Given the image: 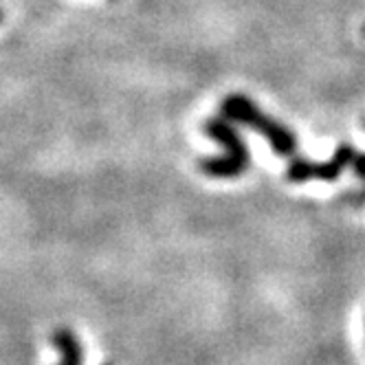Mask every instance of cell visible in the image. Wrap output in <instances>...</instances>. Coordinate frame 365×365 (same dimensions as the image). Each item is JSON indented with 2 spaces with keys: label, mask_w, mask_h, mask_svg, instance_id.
I'll use <instances>...</instances> for the list:
<instances>
[{
  "label": "cell",
  "mask_w": 365,
  "mask_h": 365,
  "mask_svg": "<svg viewBox=\"0 0 365 365\" xmlns=\"http://www.w3.org/2000/svg\"><path fill=\"white\" fill-rule=\"evenodd\" d=\"M220 110H222V117H227L229 121L255 130V133L273 148L275 154L295 156L297 137H295L293 130L289 125L279 123L277 119H273L271 115H267L264 110H259L257 103L251 101L249 97L233 93V95L222 99Z\"/></svg>",
  "instance_id": "6da1fadb"
},
{
  "label": "cell",
  "mask_w": 365,
  "mask_h": 365,
  "mask_svg": "<svg viewBox=\"0 0 365 365\" xmlns=\"http://www.w3.org/2000/svg\"><path fill=\"white\" fill-rule=\"evenodd\" d=\"M205 135L214 139L216 143H220L225 148L222 156H207L198 165L202 170L205 176L210 178H238L242 176L249 165H251V156H249V148L242 139V135L238 133L236 123H231L227 117L220 119H207L205 125Z\"/></svg>",
  "instance_id": "7a4b0ae2"
},
{
  "label": "cell",
  "mask_w": 365,
  "mask_h": 365,
  "mask_svg": "<svg viewBox=\"0 0 365 365\" xmlns=\"http://www.w3.org/2000/svg\"><path fill=\"white\" fill-rule=\"evenodd\" d=\"M354 154H356V150L350 143H341L330 156V161H324V163L310 161L306 156H291V163L286 168V180H291V182H308V180L332 182L344 174L346 168L352 165Z\"/></svg>",
  "instance_id": "3957f363"
},
{
  "label": "cell",
  "mask_w": 365,
  "mask_h": 365,
  "mask_svg": "<svg viewBox=\"0 0 365 365\" xmlns=\"http://www.w3.org/2000/svg\"><path fill=\"white\" fill-rule=\"evenodd\" d=\"M53 346L60 352L58 365H82L84 363L82 344H80V339L75 336L73 330H68V328L56 330L53 332Z\"/></svg>",
  "instance_id": "277c9868"
},
{
  "label": "cell",
  "mask_w": 365,
  "mask_h": 365,
  "mask_svg": "<svg viewBox=\"0 0 365 365\" xmlns=\"http://www.w3.org/2000/svg\"><path fill=\"white\" fill-rule=\"evenodd\" d=\"M352 172H354V176L356 178H361V180H365V152H356L354 154V159H352Z\"/></svg>",
  "instance_id": "5b68a950"
},
{
  "label": "cell",
  "mask_w": 365,
  "mask_h": 365,
  "mask_svg": "<svg viewBox=\"0 0 365 365\" xmlns=\"http://www.w3.org/2000/svg\"><path fill=\"white\" fill-rule=\"evenodd\" d=\"M3 18H5V14H3V9H0V22H3Z\"/></svg>",
  "instance_id": "8992f818"
},
{
  "label": "cell",
  "mask_w": 365,
  "mask_h": 365,
  "mask_svg": "<svg viewBox=\"0 0 365 365\" xmlns=\"http://www.w3.org/2000/svg\"><path fill=\"white\" fill-rule=\"evenodd\" d=\"M103 365H110V363H103Z\"/></svg>",
  "instance_id": "52a82bcc"
},
{
  "label": "cell",
  "mask_w": 365,
  "mask_h": 365,
  "mask_svg": "<svg viewBox=\"0 0 365 365\" xmlns=\"http://www.w3.org/2000/svg\"><path fill=\"white\" fill-rule=\"evenodd\" d=\"M363 125H365V121H363Z\"/></svg>",
  "instance_id": "ba28073f"
}]
</instances>
